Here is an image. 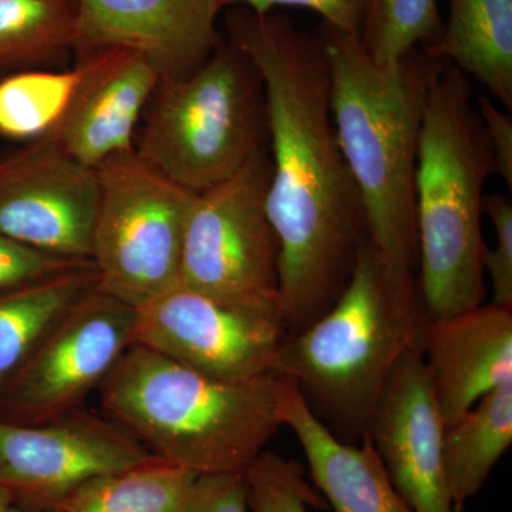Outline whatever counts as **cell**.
Returning a JSON list of instances; mask_svg holds the SVG:
<instances>
[{
	"label": "cell",
	"mask_w": 512,
	"mask_h": 512,
	"mask_svg": "<svg viewBox=\"0 0 512 512\" xmlns=\"http://www.w3.org/2000/svg\"><path fill=\"white\" fill-rule=\"evenodd\" d=\"M8 512H35V511H25V510H20V508L12 507V508H10V510ZM45 512H53V511H45Z\"/></svg>",
	"instance_id": "1f68e13d"
},
{
	"label": "cell",
	"mask_w": 512,
	"mask_h": 512,
	"mask_svg": "<svg viewBox=\"0 0 512 512\" xmlns=\"http://www.w3.org/2000/svg\"><path fill=\"white\" fill-rule=\"evenodd\" d=\"M512 443V380L443 429L448 490L457 512L481 490Z\"/></svg>",
	"instance_id": "ffe728a7"
},
{
	"label": "cell",
	"mask_w": 512,
	"mask_h": 512,
	"mask_svg": "<svg viewBox=\"0 0 512 512\" xmlns=\"http://www.w3.org/2000/svg\"><path fill=\"white\" fill-rule=\"evenodd\" d=\"M97 288L93 264L0 292V393L37 346Z\"/></svg>",
	"instance_id": "d6986e66"
},
{
	"label": "cell",
	"mask_w": 512,
	"mask_h": 512,
	"mask_svg": "<svg viewBox=\"0 0 512 512\" xmlns=\"http://www.w3.org/2000/svg\"><path fill=\"white\" fill-rule=\"evenodd\" d=\"M285 376L224 382L131 345L99 387L104 416L197 476L245 474L282 421Z\"/></svg>",
	"instance_id": "3957f363"
},
{
	"label": "cell",
	"mask_w": 512,
	"mask_h": 512,
	"mask_svg": "<svg viewBox=\"0 0 512 512\" xmlns=\"http://www.w3.org/2000/svg\"><path fill=\"white\" fill-rule=\"evenodd\" d=\"M232 45L264 82L272 174L266 211L279 241L278 309L286 332L335 305L369 238L359 191L340 151L320 37L281 16L232 20Z\"/></svg>",
	"instance_id": "6da1fadb"
},
{
	"label": "cell",
	"mask_w": 512,
	"mask_h": 512,
	"mask_svg": "<svg viewBox=\"0 0 512 512\" xmlns=\"http://www.w3.org/2000/svg\"><path fill=\"white\" fill-rule=\"evenodd\" d=\"M430 320L416 276L393 272L367 238L335 305L286 335L278 373L293 380L336 437L356 443L397 362L423 348Z\"/></svg>",
	"instance_id": "277c9868"
},
{
	"label": "cell",
	"mask_w": 512,
	"mask_h": 512,
	"mask_svg": "<svg viewBox=\"0 0 512 512\" xmlns=\"http://www.w3.org/2000/svg\"><path fill=\"white\" fill-rule=\"evenodd\" d=\"M491 174L493 154L470 80L447 64L424 106L416 175L417 281L431 320L483 305L481 215Z\"/></svg>",
	"instance_id": "5b68a950"
},
{
	"label": "cell",
	"mask_w": 512,
	"mask_h": 512,
	"mask_svg": "<svg viewBox=\"0 0 512 512\" xmlns=\"http://www.w3.org/2000/svg\"><path fill=\"white\" fill-rule=\"evenodd\" d=\"M99 198L96 168L49 138L0 161V235L25 247L90 261Z\"/></svg>",
	"instance_id": "7c38bea8"
},
{
	"label": "cell",
	"mask_w": 512,
	"mask_h": 512,
	"mask_svg": "<svg viewBox=\"0 0 512 512\" xmlns=\"http://www.w3.org/2000/svg\"><path fill=\"white\" fill-rule=\"evenodd\" d=\"M197 478L156 457L86 481L53 512H190Z\"/></svg>",
	"instance_id": "44dd1931"
},
{
	"label": "cell",
	"mask_w": 512,
	"mask_h": 512,
	"mask_svg": "<svg viewBox=\"0 0 512 512\" xmlns=\"http://www.w3.org/2000/svg\"><path fill=\"white\" fill-rule=\"evenodd\" d=\"M137 309L94 289L0 393V420L36 424L80 409L134 345Z\"/></svg>",
	"instance_id": "30bf717a"
},
{
	"label": "cell",
	"mask_w": 512,
	"mask_h": 512,
	"mask_svg": "<svg viewBox=\"0 0 512 512\" xmlns=\"http://www.w3.org/2000/svg\"><path fill=\"white\" fill-rule=\"evenodd\" d=\"M86 76L66 117L46 137L86 167L130 153L141 114L147 110L160 73L137 53L100 50L84 56Z\"/></svg>",
	"instance_id": "9a60e30c"
},
{
	"label": "cell",
	"mask_w": 512,
	"mask_h": 512,
	"mask_svg": "<svg viewBox=\"0 0 512 512\" xmlns=\"http://www.w3.org/2000/svg\"><path fill=\"white\" fill-rule=\"evenodd\" d=\"M73 0H0V74L45 69L74 47Z\"/></svg>",
	"instance_id": "7402d4cb"
},
{
	"label": "cell",
	"mask_w": 512,
	"mask_h": 512,
	"mask_svg": "<svg viewBox=\"0 0 512 512\" xmlns=\"http://www.w3.org/2000/svg\"><path fill=\"white\" fill-rule=\"evenodd\" d=\"M222 8L228 5H245L255 15H268L276 6L303 8L318 13L325 25L360 37L365 22L369 0H218Z\"/></svg>",
	"instance_id": "83f0119b"
},
{
	"label": "cell",
	"mask_w": 512,
	"mask_h": 512,
	"mask_svg": "<svg viewBox=\"0 0 512 512\" xmlns=\"http://www.w3.org/2000/svg\"><path fill=\"white\" fill-rule=\"evenodd\" d=\"M12 507V498L5 490L0 488V512H8Z\"/></svg>",
	"instance_id": "4dcf8cb0"
},
{
	"label": "cell",
	"mask_w": 512,
	"mask_h": 512,
	"mask_svg": "<svg viewBox=\"0 0 512 512\" xmlns=\"http://www.w3.org/2000/svg\"><path fill=\"white\" fill-rule=\"evenodd\" d=\"M484 211L493 222L495 247L484 252L483 266L493 285V303L512 311V202L507 195H488Z\"/></svg>",
	"instance_id": "4316f807"
},
{
	"label": "cell",
	"mask_w": 512,
	"mask_h": 512,
	"mask_svg": "<svg viewBox=\"0 0 512 512\" xmlns=\"http://www.w3.org/2000/svg\"><path fill=\"white\" fill-rule=\"evenodd\" d=\"M282 421L301 444L312 480L335 512H413L397 493L369 436L340 440L285 376Z\"/></svg>",
	"instance_id": "e0dca14e"
},
{
	"label": "cell",
	"mask_w": 512,
	"mask_h": 512,
	"mask_svg": "<svg viewBox=\"0 0 512 512\" xmlns=\"http://www.w3.org/2000/svg\"><path fill=\"white\" fill-rule=\"evenodd\" d=\"M288 335L276 305L218 301L175 285L137 309L134 343L224 382L278 373Z\"/></svg>",
	"instance_id": "9c48e42d"
},
{
	"label": "cell",
	"mask_w": 512,
	"mask_h": 512,
	"mask_svg": "<svg viewBox=\"0 0 512 512\" xmlns=\"http://www.w3.org/2000/svg\"><path fill=\"white\" fill-rule=\"evenodd\" d=\"M329 103L343 158L360 194L370 242L400 276H416V175L424 106L447 66L414 49L390 64L366 55L360 37L325 25Z\"/></svg>",
	"instance_id": "7a4b0ae2"
},
{
	"label": "cell",
	"mask_w": 512,
	"mask_h": 512,
	"mask_svg": "<svg viewBox=\"0 0 512 512\" xmlns=\"http://www.w3.org/2000/svg\"><path fill=\"white\" fill-rule=\"evenodd\" d=\"M249 511L308 512L323 507L322 498L311 487L296 461L264 450L245 473Z\"/></svg>",
	"instance_id": "d4e9b609"
},
{
	"label": "cell",
	"mask_w": 512,
	"mask_h": 512,
	"mask_svg": "<svg viewBox=\"0 0 512 512\" xmlns=\"http://www.w3.org/2000/svg\"><path fill=\"white\" fill-rule=\"evenodd\" d=\"M443 429L423 348L407 350L384 384L366 434L413 512H457L444 468Z\"/></svg>",
	"instance_id": "4fadbf2b"
},
{
	"label": "cell",
	"mask_w": 512,
	"mask_h": 512,
	"mask_svg": "<svg viewBox=\"0 0 512 512\" xmlns=\"http://www.w3.org/2000/svg\"><path fill=\"white\" fill-rule=\"evenodd\" d=\"M86 64L32 69L0 77V136L33 143L52 136L82 86Z\"/></svg>",
	"instance_id": "603a6c76"
},
{
	"label": "cell",
	"mask_w": 512,
	"mask_h": 512,
	"mask_svg": "<svg viewBox=\"0 0 512 512\" xmlns=\"http://www.w3.org/2000/svg\"><path fill=\"white\" fill-rule=\"evenodd\" d=\"M74 49L84 56L123 49L161 79L194 72L217 49L218 0H73Z\"/></svg>",
	"instance_id": "5bb4252c"
},
{
	"label": "cell",
	"mask_w": 512,
	"mask_h": 512,
	"mask_svg": "<svg viewBox=\"0 0 512 512\" xmlns=\"http://www.w3.org/2000/svg\"><path fill=\"white\" fill-rule=\"evenodd\" d=\"M190 512H249L245 474L198 476Z\"/></svg>",
	"instance_id": "f1b7e54d"
},
{
	"label": "cell",
	"mask_w": 512,
	"mask_h": 512,
	"mask_svg": "<svg viewBox=\"0 0 512 512\" xmlns=\"http://www.w3.org/2000/svg\"><path fill=\"white\" fill-rule=\"evenodd\" d=\"M100 198L92 256L97 288L134 309L178 285L194 192L173 183L136 150L96 168Z\"/></svg>",
	"instance_id": "52a82bcc"
},
{
	"label": "cell",
	"mask_w": 512,
	"mask_h": 512,
	"mask_svg": "<svg viewBox=\"0 0 512 512\" xmlns=\"http://www.w3.org/2000/svg\"><path fill=\"white\" fill-rule=\"evenodd\" d=\"M441 30L437 0H369L360 43L373 62L390 64L436 42Z\"/></svg>",
	"instance_id": "cb8c5ba5"
},
{
	"label": "cell",
	"mask_w": 512,
	"mask_h": 512,
	"mask_svg": "<svg viewBox=\"0 0 512 512\" xmlns=\"http://www.w3.org/2000/svg\"><path fill=\"white\" fill-rule=\"evenodd\" d=\"M92 264L45 254L0 235V292L43 281Z\"/></svg>",
	"instance_id": "484cf974"
},
{
	"label": "cell",
	"mask_w": 512,
	"mask_h": 512,
	"mask_svg": "<svg viewBox=\"0 0 512 512\" xmlns=\"http://www.w3.org/2000/svg\"><path fill=\"white\" fill-rule=\"evenodd\" d=\"M138 156L200 194L269 147L261 74L237 46H217L194 72L161 79L147 106Z\"/></svg>",
	"instance_id": "8992f818"
},
{
	"label": "cell",
	"mask_w": 512,
	"mask_h": 512,
	"mask_svg": "<svg viewBox=\"0 0 512 512\" xmlns=\"http://www.w3.org/2000/svg\"><path fill=\"white\" fill-rule=\"evenodd\" d=\"M477 110L483 120L485 134L493 154L494 173L512 187V120L498 110L487 96H478Z\"/></svg>",
	"instance_id": "f546056e"
},
{
	"label": "cell",
	"mask_w": 512,
	"mask_h": 512,
	"mask_svg": "<svg viewBox=\"0 0 512 512\" xmlns=\"http://www.w3.org/2000/svg\"><path fill=\"white\" fill-rule=\"evenodd\" d=\"M156 457L119 424L82 407L43 423L0 420V488L20 510L55 511L86 481Z\"/></svg>",
	"instance_id": "8fae6325"
},
{
	"label": "cell",
	"mask_w": 512,
	"mask_h": 512,
	"mask_svg": "<svg viewBox=\"0 0 512 512\" xmlns=\"http://www.w3.org/2000/svg\"><path fill=\"white\" fill-rule=\"evenodd\" d=\"M512 109V0H450L439 39L424 47Z\"/></svg>",
	"instance_id": "ac0fdd59"
},
{
	"label": "cell",
	"mask_w": 512,
	"mask_h": 512,
	"mask_svg": "<svg viewBox=\"0 0 512 512\" xmlns=\"http://www.w3.org/2000/svg\"><path fill=\"white\" fill-rule=\"evenodd\" d=\"M271 174L264 148L237 174L195 195L178 285L218 301L278 306L279 241L266 211Z\"/></svg>",
	"instance_id": "ba28073f"
},
{
	"label": "cell",
	"mask_w": 512,
	"mask_h": 512,
	"mask_svg": "<svg viewBox=\"0 0 512 512\" xmlns=\"http://www.w3.org/2000/svg\"><path fill=\"white\" fill-rule=\"evenodd\" d=\"M423 360L443 426L512 380V311L480 305L430 320Z\"/></svg>",
	"instance_id": "2e32d148"
}]
</instances>
